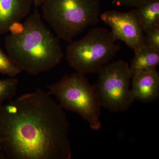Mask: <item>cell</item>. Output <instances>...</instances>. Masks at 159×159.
Returning a JSON list of instances; mask_svg holds the SVG:
<instances>
[{
	"label": "cell",
	"mask_w": 159,
	"mask_h": 159,
	"mask_svg": "<svg viewBox=\"0 0 159 159\" xmlns=\"http://www.w3.org/2000/svg\"><path fill=\"white\" fill-rule=\"evenodd\" d=\"M32 5V0H0V34L9 32L12 23L27 17Z\"/></svg>",
	"instance_id": "cell-9"
},
{
	"label": "cell",
	"mask_w": 159,
	"mask_h": 159,
	"mask_svg": "<svg viewBox=\"0 0 159 159\" xmlns=\"http://www.w3.org/2000/svg\"><path fill=\"white\" fill-rule=\"evenodd\" d=\"M94 86L100 105L112 112L127 111L135 101L130 88L133 73L122 60L109 63L99 70Z\"/></svg>",
	"instance_id": "cell-6"
},
{
	"label": "cell",
	"mask_w": 159,
	"mask_h": 159,
	"mask_svg": "<svg viewBox=\"0 0 159 159\" xmlns=\"http://www.w3.org/2000/svg\"><path fill=\"white\" fill-rule=\"evenodd\" d=\"M117 41L111 31L94 28L81 39L70 43L66 50V60L78 73H98L121 50Z\"/></svg>",
	"instance_id": "cell-5"
},
{
	"label": "cell",
	"mask_w": 159,
	"mask_h": 159,
	"mask_svg": "<svg viewBox=\"0 0 159 159\" xmlns=\"http://www.w3.org/2000/svg\"><path fill=\"white\" fill-rule=\"evenodd\" d=\"M33 5L35 6V8H38L42 6V5L44 2L46 0H32Z\"/></svg>",
	"instance_id": "cell-17"
},
{
	"label": "cell",
	"mask_w": 159,
	"mask_h": 159,
	"mask_svg": "<svg viewBox=\"0 0 159 159\" xmlns=\"http://www.w3.org/2000/svg\"><path fill=\"white\" fill-rule=\"evenodd\" d=\"M18 83V80L15 77L0 79V104L14 99Z\"/></svg>",
	"instance_id": "cell-12"
},
{
	"label": "cell",
	"mask_w": 159,
	"mask_h": 159,
	"mask_svg": "<svg viewBox=\"0 0 159 159\" xmlns=\"http://www.w3.org/2000/svg\"><path fill=\"white\" fill-rule=\"evenodd\" d=\"M40 89L0 104V147L9 159H70L64 109Z\"/></svg>",
	"instance_id": "cell-1"
},
{
	"label": "cell",
	"mask_w": 159,
	"mask_h": 159,
	"mask_svg": "<svg viewBox=\"0 0 159 159\" xmlns=\"http://www.w3.org/2000/svg\"><path fill=\"white\" fill-rule=\"evenodd\" d=\"M1 151H2V150H1V147H0V158L2 157V154H1Z\"/></svg>",
	"instance_id": "cell-18"
},
{
	"label": "cell",
	"mask_w": 159,
	"mask_h": 159,
	"mask_svg": "<svg viewBox=\"0 0 159 159\" xmlns=\"http://www.w3.org/2000/svg\"><path fill=\"white\" fill-rule=\"evenodd\" d=\"M25 30V26L24 23L20 21H16L12 23L9 28V32L10 34L14 35H20L24 32Z\"/></svg>",
	"instance_id": "cell-15"
},
{
	"label": "cell",
	"mask_w": 159,
	"mask_h": 159,
	"mask_svg": "<svg viewBox=\"0 0 159 159\" xmlns=\"http://www.w3.org/2000/svg\"><path fill=\"white\" fill-rule=\"evenodd\" d=\"M24 25L21 34H10L5 38L8 55L15 64L34 76L58 65L64 57L59 38L43 22L37 9L29 15Z\"/></svg>",
	"instance_id": "cell-2"
},
{
	"label": "cell",
	"mask_w": 159,
	"mask_h": 159,
	"mask_svg": "<svg viewBox=\"0 0 159 159\" xmlns=\"http://www.w3.org/2000/svg\"><path fill=\"white\" fill-rule=\"evenodd\" d=\"M143 0H112L113 4L136 8Z\"/></svg>",
	"instance_id": "cell-16"
},
{
	"label": "cell",
	"mask_w": 159,
	"mask_h": 159,
	"mask_svg": "<svg viewBox=\"0 0 159 159\" xmlns=\"http://www.w3.org/2000/svg\"><path fill=\"white\" fill-rule=\"evenodd\" d=\"M135 8L144 33L159 27V0H143Z\"/></svg>",
	"instance_id": "cell-10"
},
{
	"label": "cell",
	"mask_w": 159,
	"mask_h": 159,
	"mask_svg": "<svg viewBox=\"0 0 159 159\" xmlns=\"http://www.w3.org/2000/svg\"><path fill=\"white\" fill-rule=\"evenodd\" d=\"M100 18L110 27L117 41L123 42L134 52L144 46L145 33L135 9L127 12L106 11Z\"/></svg>",
	"instance_id": "cell-7"
},
{
	"label": "cell",
	"mask_w": 159,
	"mask_h": 159,
	"mask_svg": "<svg viewBox=\"0 0 159 159\" xmlns=\"http://www.w3.org/2000/svg\"><path fill=\"white\" fill-rule=\"evenodd\" d=\"M21 72L9 55L5 54L0 48V73L11 77H14Z\"/></svg>",
	"instance_id": "cell-13"
},
{
	"label": "cell",
	"mask_w": 159,
	"mask_h": 159,
	"mask_svg": "<svg viewBox=\"0 0 159 159\" xmlns=\"http://www.w3.org/2000/svg\"><path fill=\"white\" fill-rule=\"evenodd\" d=\"M144 45L159 51V27L145 32Z\"/></svg>",
	"instance_id": "cell-14"
},
{
	"label": "cell",
	"mask_w": 159,
	"mask_h": 159,
	"mask_svg": "<svg viewBox=\"0 0 159 159\" xmlns=\"http://www.w3.org/2000/svg\"><path fill=\"white\" fill-rule=\"evenodd\" d=\"M134 53L130 66L133 74L137 71L157 70L159 65V51L144 45Z\"/></svg>",
	"instance_id": "cell-11"
},
{
	"label": "cell",
	"mask_w": 159,
	"mask_h": 159,
	"mask_svg": "<svg viewBox=\"0 0 159 159\" xmlns=\"http://www.w3.org/2000/svg\"><path fill=\"white\" fill-rule=\"evenodd\" d=\"M131 91L134 100L147 103L159 98V74L157 70L134 72Z\"/></svg>",
	"instance_id": "cell-8"
},
{
	"label": "cell",
	"mask_w": 159,
	"mask_h": 159,
	"mask_svg": "<svg viewBox=\"0 0 159 159\" xmlns=\"http://www.w3.org/2000/svg\"><path fill=\"white\" fill-rule=\"evenodd\" d=\"M42 18L57 37L70 43L100 20L99 0H46L41 6Z\"/></svg>",
	"instance_id": "cell-3"
},
{
	"label": "cell",
	"mask_w": 159,
	"mask_h": 159,
	"mask_svg": "<svg viewBox=\"0 0 159 159\" xmlns=\"http://www.w3.org/2000/svg\"><path fill=\"white\" fill-rule=\"evenodd\" d=\"M48 92L56 97L63 109L78 114L93 130L102 127L101 107L94 86L85 74L76 72L66 74L59 80L47 86Z\"/></svg>",
	"instance_id": "cell-4"
}]
</instances>
